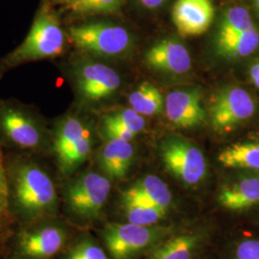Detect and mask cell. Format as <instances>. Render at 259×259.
I'll use <instances>...</instances> for the list:
<instances>
[{
	"instance_id": "obj_26",
	"label": "cell",
	"mask_w": 259,
	"mask_h": 259,
	"mask_svg": "<svg viewBox=\"0 0 259 259\" xmlns=\"http://www.w3.org/2000/svg\"><path fill=\"white\" fill-rule=\"evenodd\" d=\"M102 124L119 127L137 136L144 129L145 120L141 114L131 108L106 115L103 118Z\"/></svg>"
},
{
	"instance_id": "obj_15",
	"label": "cell",
	"mask_w": 259,
	"mask_h": 259,
	"mask_svg": "<svg viewBox=\"0 0 259 259\" xmlns=\"http://www.w3.org/2000/svg\"><path fill=\"white\" fill-rule=\"evenodd\" d=\"M148 66L173 74H185L191 68V56L187 48L173 38H166L150 47L145 54Z\"/></svg>"
},
{
	"instance_id": "obj_30",
	"label": "cell",
	"mask_w": 259,
	"mask_h": 259,
	"mask_svg": "<svg viewBox=\"0 0 259 259\" xmlns=\"http://www.w3.org/2000/svg\"><path fill=\"white\" fill-rule=\"evenodd\" d=\"M250 76L252 83L259 89V62L251 65L250 69Z\"/></svg>"
},
{
	"instance_id": "obj_6",
	"label": "cell",
	"mask_w": 259,
	"mask_h": 259,
	"mask_svg": "<svg viewBox=\"0 0 259 259\" xmlns=\"http://www.w3.org/2000/svg\"><path fill=\"white\" fill-rule=\"evenodd\" d=\"M93 136L80 118L67 115L56 126L53 152L62 176L71 175L91 155Z\"/></svg>"
},
{
	"instance_id": "obj_9",
	"label": "cell",
	"mask_w": 259,
	"mask_h": 259,
	"mask_svg": "<svg viewBox=\"0 0 259 259\" xmlns=\"http://www.w3.org/2000/svg\"><path fill=\"white\" fill-rule=\"evenodd\" d=\"M0 132L10 144L29 151H42L48 146L45 128L30 112L13 105L0 106Z\"/></svg>"
},
{
	"instance_id": "obj_24",
	"label": "cell",
	"mask_w": 259,
	"mask_h": 259,
	"mask_svg": "<svg viewBox=\"0 0 259 259\" xmlns=\"http://www.w3.org/2000/svg\"><path fill=\"white\" fill-rule=\"evenodd\" d=\"M58 259H111L101 245L89 234L70 241Z\"/></svg>"
},
{
	"instance_id": "obj_22",
	"label": "cell",
	"mask_w": 259,
	"mask_h": 259,
	"mask_svg": "<svg viewBox=\"0 0 259 259\" xmlns=\"http://www.w3.org/2000/svg\"><path fill=\"white\" fill-rule=\"evenodd\" d=\"M129 103L133 110L142 116L159 114L163 111L165 100L154 84L144 82L129 95Z\"/></svg>"
},
{
	"instance_id": "obj_29",
	"label": "cell",
	"mask_w": 259,
	"mask_h": 259,
	"mask_svg": "<svg viewBox=\"0 0 259 259\" xmlns=\"http://www.w3.org/2000/svg\"><path fill=\"white\" fill-rule=\"evenodd\" d=\"M165 0H139V3L148 9H157L164 3Z\"/></svg>"
},
{
	"instance_id": "obj_20",
	"label": "cell",
	"mask_w": 259,
	"mask_h": 259,
	"mask_svg": "<svg viewBox=\"0 0 259 259\" xmlns=\"http://www.w3.org/2000/svg\"><path fill=\"white\" fill-rule=\"evenodd\" d=\"M127 190L167 211H169L173 204V195L168 185L155 175H146L139 179Z\"/></svg>"
},
{
	"instance_id": "obj_31",
	"label": "cell",
	"mask_w": 259,
	"mask_h": 259,
	"mask_svg": "<svg viewBox=\"0 0 259 259\" xmlns=\"http://www.w3.org/2000/svg\"><path fill=\"white\" fill-rule=\"evenodd\" d=\"M56 1H58V2H60V3H68V4L70 5V4L74 3V2L79 1V0H56Z\"/></svg>"
},
{
	"instance_id": "obj_12",
	"label": "cell",
	"mask_w": 259,
	"mask_h": 259,
	"mask_svg": "<svg viewBox=\"0 0 259 259\" xmlns=\"http://www.w3.org/2000/svg\"><path fill=\"white\" fill-rule=\"evenodd\" d=\"M76 82L83 98L99 101L111 97L117 92L121 79L110 66L96 62H87L78 67Z\"/></svg>"
},
{
	"instance_id": "obj_11",
	"label": "cell",
	"mask_w": 259,
	"mask_h": 259,
	"mask_svg": "<svg viewBox=\"0 0 259 259\" xmlns=\"http://www.w3.org/2000/svg\"><path fill=\"white\" fill-rule=\"evenodd\" d=\"M207 227L198 226L170 234L151 250L146 259H196L209 239Z\"/></svg>"
},
{
	"instance_id": "obj_10",
	"label": "cell",
	"mask_w": 259,
	"mask_h": 259,
	"mask_svg": "<svg viewBox=\"0 0 259 259\" xmlns=\"http://www.w3.org/2000/svg\"><path fill=\"white\" fill-rule=\"evenodd\" d=\"M256 104L250 93L239 87L222 90L214 97L210 107V119L213 129L230 132L250 118Z\"/></svg>"
},
{
	"instance_id": "obj_16",
	"label": "cell",
	"mask_w": 259,
	"mask_h": 259,
	"mask_svg": "<svg viewBox=\"0 0 259 259\" xmlns=\"http://www.w3.org/2000/svg\"><path fill=\"white\" fill-rule=\"evenodd\" d=\"M218 203L231 211L250 209L259 204V176H242L221 186Z\"/></svg>"
},
{
	"instance_id": "obj_27",
	"label": "cell",
	"mask_w": 259,
	"mask_h": 259,
	"mask_svg": "<svg viewBox=\"0 0 259 259\" xmlns=\"http://www.w3.org/2000/svg\"><path fill=\"white\" fill-rule=\"evenodd\" d=\"M122 0H79L70 4V9L76 14H111L117 12Z\"/></svg>"
},
{
	"instance_id": "obj_25",
	"label": "cell",
	"mask_w": 259,
	"mask_h": 259,
	"mask_svg": "<svg viewBox=\"0 0 259 259\" xmlns=\"http://www.w3.org/2000/svg\"><path fill=\"white\" fill-rule=\"evenodd\" d=\"M255 28L249 11L243 7H232L225 13L218 37L243 33Z\"/></svg>"
},
{
	"instance_id": "obj_19",
	"label": "cell",
	"mask_w": 259,
	"mask_h": 259,
	"mask_svg": "<svg viewBox=\"0 0 259 259\" xmlns=\"http://www.w3.org/2000/svg\"><path fill=\"white\" fill-rule=\"evenodd\" d=\"M218 160L228 168L259 171V141L232 144L219 153Z\"/></svg>"
},
{
	"instance_id": "obj_28",
	"label": "cell",
	"mask_w": 259,
	"mask_h": 259,
	"mask_svg": "<svg viewBox=\"0 0 259 259\" xmlns=\"http://www.w3.org/2000/svg\"><path fill=\"white\" fill-rule=\"evenodd\" d=\"M233 259H259V238L247 237L238 241L233 250Z\"/></svg>"
},
{
	"instance_id": "obj_17",
	"label": "cell",
	"mask_w": 259,
	"mask_h": 259,
	"mask_svg": "<svg viewBox=\"0 0 259 259\" xmlns=\"http://www.w3.org/2000/svg\"><path fill=\"white\" fill-rule=\"evenodd\" d=\"M135 157L131 141L107 139L98 153V163L103 173L111 179H122L127 175Z\"/></svg>"
},
{
	"instance_id": "obj_13",
	"label": "cell",
	"mask_w": 259,
	"mask_h": 259,
	"mask_svg": "<svg viewBox=\"0 0 259 259\" xmlns=\"http://www.w3.org/2000/svg\"><path fill=\"white\" fill-rule=\"evenodd\" d=\"M214 13L211 0H177L172 10V19L180 35L194 37L209 29Z\"/></svg>"
},
{
	"instance_id": "obj_14",
	"label": "cell",
	"mask_w": 259,
	"mask_h": 259,
	"mask_svg": "<svg viewBox=\"0 0 259 259\" xmlns=\"http://www.w3.org/2000/svg\"><path fill=\"white\" fill-rule=\"evenodd\" d=\"M164 109L168 120L179 128H193L205 119L201 95L194 90L174 91L168 93Z\"/></svg>"
},
{
	"instance_id": "obj_32",
	"label": "cell",
	"mask_w": 259,
	"mask_h": 259,
	"mask_svg": "<svg viewBox=\"0 0 259 259\" xmlns=\"http://www.w3.org/2000/svg\"><path fill=\"white\" fill-rule=\"evenodd\" d=\"M255 3H256V6H257L259 11V0H255Z\"/></svg>"
},
{
	"instance_id": "obj_4",
	"label": "cell",
	"mask_w": 259,
	"mask_h": 259,
	"mask_svg": "<svg viewBox=\"0 0 259 259\" xmlns=\"http://www.w3.org/2000/svg\"><path fill=\"white\" fill-rule=\"evenodd\" d=\"M110 178L97 172H87L65 185L63 207L65 214L79 223L97 220L111 194Z\"/></svg>"
},
{
	"instance_id": "obj_7",
	"label": "cell",
	"mask_w": 259,
	"mask_h": 259,
	"mask_svg": "<svg viewBox=\"0 0 259 259\" xmlns=\"http://www.w3.org/2000/svg\"><path fill=\"white\" fill-rule=\"evenodd\" d=\"M159 154L167 170L185 185H199L206 175L204 153L186 139L176 137L164 139Z\"/></svg>"
},
{
	"instance_id": "obj_21",
	"label": "cell",
	"mask_w": 259,
	"mask_h": 259,
	"mask_svg": "<svg viewBox=\"0 0 259 259\" xmlns=\"http://www.w3.org/2000/svg\"><path fill=\"white\" fill-rule=\"evenodd\" d=\"M259 46V32L256 28L249 31L218 37V52L228 58L247 57L253 53Z\"/></svg>"
},
{
	"instance_id": "obj_5",
	"label": "cell",
	"mask_w": 259,
	"mask_h": 259,
	"mask_svg": "<svg viewBox=\"0 0 259 259\" xmlns=\"http://www.w3.org/2000/svg\"><path fill=\"white\" fill-rule=\"evenodd\" d=\"M65 47V32L51 10L45 7L34 20L23 42L5 59V67L56 58L63 54Z\"/></svg>"
},
{
	"instance_id": "obj_8",
	"label": "cell",
	"mask_w": 259,
	"mask_h": 259,
	"mask_svg": "<svg viewBox=\"0 0 259 259\" xmlns=\"http://www.w3.org/2000/svg\"><path fill=\"white\" fill-rule=\"evenodd\" d=\"M75 46L95 55L115 57L128 51L132 38L129 32L111 22H90L70 29Z\"/></svg>"
},
{
	"instance_id": "obj_3",
	"label": "cell",
	"mask_w": 259,
	"mask_h": 259,
	"mask_svg": "<svg viewBox=\"0 0 259 259\" xmlns=\"http://www.w3.org/2000/svg\"><path fill=\"white\" fill-rule=\"evenodd\" d=\"M174 232L170 226L109 223L101 231L105 249L112 259H137L150 252Z\"/></svg>"
},
{
	"instance_id": "obj_18",
	"label": "cell",
	"mask_w": 259,
	"mask_h": 259,
	"mask_svg": "<svg viewBox=\"0 0 259 259\" xmlns=\"http://www.w3.org/2000/svg\"><path fill=\"white\" fill-rule=\"evenodd\" d=\"M18 228L10 208L7 165L0 151V259L7 258L11 242Z\"/></svg>"
},
{
	"instance_id": "obj_1",
	"label": "cell",
	"mask_w": 259,
	"mask_h": 259,
	"mask_svg": "<svg viewBox=\"0 0 259 259\" xmlns=\"http://www.w3.org/2000/svg\"><path fill=\"white\" fill-rule=\"evenodd\" d=\"M10 208L19 227L58 217L61 201L47 169L30 158H17L7 167Z\"/></svg>"
},
{
	"instance_id": "obj_2",
	"label": "cell",
	"mask_w": 259,
	"mask_h": 259,
	"mask_svg": "<svg viewBox=\"0 0 259 259\" xmlns=\"http://www.w3.org/2000/svg\"><path fill=\"white\" fill-rule=\"evenodd\" d=\"M70 243V232L60 217L19 227L6 259H58Z\"/></svg>"
},
{
	"instance_id": "obj_23",
	"label": "cell",
	"mask_w": 259,
	"mask_h": 259,
	"mask_svg": "<svg viewBox=\"0 0 259 259\" xmlns=\"http://www.w3.org/2000/svg\"><path fill=\"white\" fill-rule=\"evenodd\" d=\"M122 209L127 221L136 225L154 226L158 225L165 217L168 211L155 204L139 202L122 196Z\"/></svg>"
}]
</instances>
